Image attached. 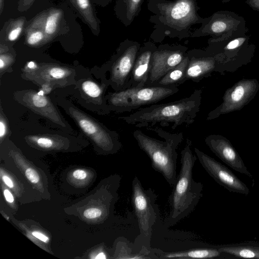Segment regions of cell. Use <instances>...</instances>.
Masks as SVG:
<instances>
[{"mask_svg": "<svg viewBox=\"0 0 259 259\" xmlns=\"http://www.w3.org/2000/svg\"><path fill=\"white\" fill-rule=\"evenodd\" d=\"M147 9L153 14L149 19L154 28L150 37L157 42L165 37H191L192 26L205 20L198 14L197 0H148Z\"/></svg>", "mask_w": 259, "mask_h": 259, "instance_id": "cell-1", "label": "cell"}, {"mask_svg": "<svg viewBox=\"0 0 259 259\" xmlns=\"http://www.w3.org/2000/svg\"><path fill=\"white\" fill-rule=\"evenodd\" d=\"M201 90H195L189 96L162 104H154L135 111L132 114L118 117L128 124L139 128L153 127L158 124L162 127L178 126L194 123L200 110Z\"/></svg>", "mask_w": 259, "mask_h": 259, "instance_id": "cell-2", "label": "cell"}, {"mask_svg": "<svg viewBox=\"0 0 259 259\" xmlns=\"http://www.w3.org/2000/svg\"><path fill=\"white\" fill-rule=\"evenodd\" d=\"M191 146V141L187 139L181 152V168L169 197L170 211L164 221L167 227L174 226L189 215L202 197L203 185L195 181L192 176L197 158Z\"/></svg>", "mask_w": 259, "mask_h": 259, "instance_id": "cell-3", "label": "cell"}, {"mask_svg": "<svg viewBox=\"0 0 259 259\" xmlns=\"http://www.w3.org/2000/svg\"><path fill=\"white\" fill-rule=\"evenodd\" d=\"M146 129L153 131L165 141L151 137L139 130L134 131L133 137L139 148L149 157L153 168L173 187L178 176L177 150L184 139L183 133L171 134L157 126Z\"/></svg>", "mask_w": 259, "mask_h": 259, "instance_id": "cell-4", "label": "cell"}, {"mask_svg": "<svg viewBox=\"0 0 259 259\" xmlns=\"http://www.w3.org/2000/svg\"><path fill=\"white\" fill-rule=\"evenodd\" d=\"M179 91L178 85H146L110 93L107 97L110 110L117 113L131 112L143 106L156 104Z\"/></svg>", "mask_w": 259, "mask_h": 259, "instance_id": "cell-5", "label": "cell"}, {"mask_svg": "<svg viewBox=\"0 0 259 259\" xmlns=\"http://www.w3.org/2000/svg\"><path fill=\"white\" fill-rule=\"evenodd\" d=\"M157 196L150 188L145 189L137 177L132 182V204L138 219L140 235L136 242L149 252L151 237L156 223L160 219L156 203Z\"/></svg>", "mask_w": 259, "mask_h": 259, "instance_id": "cell-6", "label": "cell"}, {"mask_svg": "<svg viewBox=\"0 0 259 259\" xmlns=\"http://www.w3.org/2000/svg\"><path fill=\"white\" fill-rule=\"evenodd\" d=\"M247 32L243 17L232 11H219L205 18L201 26L192 32L191 37L210 36L208 42L216 43L232 39Z\"/></svg>", "mask_w": 259, "mask_h": 259, "instance_id": "cell-7", "label": "cell"}, {"mask_svg": "<svg viewBox=\"0 0 259 259\" xmlns=\"http://www.w3.org/2000/svg\"><path fill=\"white\" fill-rule=\"evenodd\" d=\"M141 45L126 38L119 44L110 65V83L115 92L129 88V82Z\"/></svg>", "mask_w": 259, "mask_h": 259, "instance_id": "cell-8", "label": "cell"}, {"mask_svg": "<svg viewBox=\"0 0 259 259\" xmlns=\"http://www.w3.org/2000/svg\"><path fill=\"white\" fill-rule=\"evenodd\" d=\"M188 48L181 45L162 44L153 53L146 85H153L184 58Z\"/></svg>", "mask_w": 259, "mask_h": 259, "instance_id": "cell-9", "label": "cell"}, {"mask_svg": "<svg viewBox=\"0 0 259 259\" xmlns=\"http://www.w3.org/2000/svg\"><path fill=\"white\" fill-rule=\"evenodd\" d=\"M69 111L82 131L104 151L115 153L120 149L122 145L116 132L104 127L77 109L71 108Z\"/></svg>", "mask_w": 259, "mask_h": 259, "instance_id": "cell-10", "label": "cell"}, {"mask_svg": "<svg viewBox=\"0 0 259 259\" xmlns=\"http://www.w3.org/2000/svg\"><path fill=\"white\" fill-rule=\"evenodd\" d=\"M194 152L202 167L217 183L230 192L248 195L247 186L230 169L197 148Z\"/></svg>", "mask_w": 259, "mask_h": 259, "instance_id": "cell-11", "label": "cell"}, {"mask_svg": "<svg viewBox=\"0 0 259 259\" xmlns=\"http://www.w3.org/2000/svg\"><path fill=\"white\" fill-rule=\"evenodd\" d=\"M205 142L210 149L224 162L236 171L254 180L238 153L228 142L217 136H208Z\"/></svg>", "mask_w": 259, "mask_h": 259, "instance_id": "cell-12", "label": "cell"}, {"mask_svg": "<svg viewBox=\"0 0 259 259\" xmlns=\"http://www.w3.org/2000/svg\"><path fill=\"white\" fill-rule=\"evenodd\" d=\"M155 43L148 41L141 46L132 72L129 88L146 86L148 80L152 57L157 48Z\"/></svg>", "mask_w": 259, "mask_h": 259, "instance_id": "cell-13", "label": "cell"}, {"mask_svg": "<svg viewBox=\"0 0 259 259\" xmlns=\"http://www.w3.org/2000/svg\"><path fill=\"white\" fill-rule=\"evenodd\" d=\"M187 54L189 61L181 84L187 80L198 82L212 69V58L209 56L207 51L199 49L189 50Z\"/></svg>", "mask_w": 259, "mask_h": 259, "instance_id": "cell-14", "label": "cell"}, {"mask_svg": "<svg viewBox=\"0 0 259 259\" xmlns=\"http://www.w3.org/2000/svg\"><path fill=\"white\" fill-rule=\"evenodd\" d=\"M23 101L25 104L33 110L46 116L55 123L65 126L57 110L50 100L44 95V92L36 93L34 91L26 92Z\"/></svg>", "mask_w": 259, "mask_h": 259, "instance_id": "cell-15", "label": "cell"}, {"mask_svg": "<svg viewBox=\"0 0 259 259\" xmlns=\"http://www.w3.org/2000/svg\"><path fill=\"white\" fill-rule=\"evenodd\" d=\"M157 258H210V259H234L227 253L221 251L218 245H206L200 248L191 249L184 251L170 252H162Z\"/></svg>", "mask_w": 259, "mask_h": 259, "instance_id": "cell-16", "label": "cell"}, {"mask_svg": "<svg viewBox=\"0 0 259 259\" xmlns=\"http://www.w3.org/2000/svg\"><path fill=\"white\" fill-rule=\"evenodd\" d=\"M144 0H116L114 10L118 20L126 27L140 14Z\"/></svg>", "mask_w": 259, "mask_h": 259, "instance_id": "cell-17", "label": "cell"}, {"mask_svg": "<svg viewBox=\"0 0 259 259\" xmlns=\"http://www.w3.org/2000/svg\"><path fill=\"white\" fill-rule=\"evenodd\" d=\"M220 250L235 258L259 259V243L245 241L237 243L218 245Z\"/></svg>", "mask_w": 259, "mask_h": 259, "instance_id": "cell-18", "label": "cell"}, {"mask_svg": "<svg viewBox=\"0 0 259 259\" xmlns=\"http://www.w3.org/2000/svg\"><path fill=\"white\" fill-rule=\"evenodd\" d=\"M189 57L186 54L182 61L168 72L153 85L168 86L181 84L189 63Z\"/></svg>", "mask_w": 259, "mask_h": 259, "instance_id": "cell-19", "label": "cell"}, {"mask_svg": "<svg viewBox=\"0 0 259 259\" xmlns=\"http://www.w3.org/2000/svg\"><path fill=\"white\" fill-rule=\"evenodd\" d=\"M28 139L37 146L45 149L54 148L58 143L56 138L47 136H29Z\"/></svg>", "mask_w": 259, "mask_h": 259, "instance_id": "cell-20", "label": "cell"}, {"mask_svg": "<svg viewBox=\"0 0 259 259\" xmlns=\"http://www.w3.org/2000/svg\"><path fill=\"white\" fill-rule=\"evenodd\" d=\"M61 12L56 11L51 13L47 18L44 24V30L47 35L51 36L56 32Z\"/></svg>", "mask_w": 259, "mask_h": 259, "instance_id": "cell-21", "label": "cell"}, {"mask_svg": "<svg viewBox=\"0 0 259 259\" xmlns=\"http://www.w3.org/2000/svg\"><path fill=\"white\" fill-rule=\"evenodd\" d=\"M83 91L88 96L94 98H101L103 93V88L96 82L91 80H86L81 85Z\"/></svg>", "mask_w": 259, "mask_h": 259, "instance_id": "cell-22", "label": "cell"}, {"mask_svg": "<svg viewBox=\"0 0 259 259\" xmlns=\"http://www.w3.org/2000/svg\"><path fill=\"white\" fill-rule=\"evenodd\" d=\"M71 73V71L69 69L59 66L50 67L46 69V74L56 79L64 78Z\"/></svg>", "mask_w": 259, "mask_h": 259, "instance_id": "cell-23", "label": "cell"}, {"mask_svg": "<svg viewBox=\"0 0 259 259\" xmlns=\"http://www.w3.org/2000/svg\"><path fill=\"white\" fill-rule=\"evenodd\" d=\"M45 38L44 33L40 30L31 32L26 37L27 43L30 46H35L42 41Z\"/></svg>", "mask_w": 259, "mask_h": 259, "instance_id": "cell-24", "label": "cell"}, {"mask_svg": "<svg viewBox=\"0 0 259 259\" xmlns=\"http://www.w3.org/2000/svg\"><path fill=\"white\" fill-rule=\"evenodd\" d=\"M23 29V24L18 23L13 26L7 33V38L10 41L17 39L20 35Z\"/></svg>", "mask_w": 259, "mask_h": 259, "instance_id": "cell-25", "label": "cell"}, {"mask_svg": "<svg viewBox=\"0 0 259 259\" xmlns=\"http://www.w3.org/2000/svg\"><path fill=\"white\" fill-rule=\"evenodd\" d=\"M102 214V211L98 208H91L85 210L83 212L84 217L88 219L99 218Z\"/></svg>", "mask_w": 259, "mask_h": 259, "instance_id": "cell-26", "label": "cell"}, {"mask_svg": "<svg viewBox=\"0 0 259 259\" xmlns=\"http://www.w3.org/2000/svg\"><path fill=\"white\" fill-rule=\"evenodd\" d=\"M27 179L32 183L36 184L39 181V177L37 172L34 169L29 168L25 172Z\"/></svg>", "mask_w": 259, "mask_h": 259, "instance_id": "cell-27", "label": "cell"}, {"mask_svg": "<svg viewBox=\"0 0 259 259\" xmlns=\"http://www.w3.org/2000/svg\"><path fill=\"white\" fill-rule=\"evenodd\" d=\"M244 94V89L242 86H238L231 94V98L234 101H239Z\"/></svg>", "mask_w": 259, "mask_h": 259, "instance_id": "cell-28", "label": "cell"}, {"mask_svg": "<svg viewBox=\"0 0 259 259\" xmlns=\"http://www.w3.org/2000/svg\"><path fill=\"white\" fill-rule=\"evenodd\" d=\"M11 61L12 59L11 57L6 55L1 54L0 57V68L1 71L4 69Z\"/></svg>", "mask_w": 259, "mask_h": 259, "instance_id": "cell-29", "label": "cell"}, {"mask_svg": "<svg viewBox=\"0 0 259 259\" xmlns=\"http://www.w3.org/2000/svg\"><path fill=\"white\" fill-rule=\"evenodd\" d=\"M72 176L76 180H82L87 178V173L83 169H78L73 171Z\"/></svg>", "mask_w": 259, "mask_h": 259, "instance_id": "cell-30", "label": "cell"}, {"mask_svg": "<svg viewBox=\"0 0 259 259\" xmlns=\"http://www.w3.org/2000/svg\"><path fill=\"white\" fill-rule=\"evenodd\" d=\"M31 234L34 237L44 242L47 243L49 241V238L47 236L39 231H34Z\"/></svg>", "mask_w": 259, "mask_h": 259, "instance_id": "cell-31", "label": "cell"}, {"mask_svg": "<svg viewBox=\"0 0 259 259\" xmlns=\"http://www.w3.org/2000/svg\"><path fill=\"white\" fill-rule=\"evenodd\" d=\"M7 125L5 120L1 116L0 119V138L1 140H2L6 135L7 133Z\"/></svg>", "mask_w": 259, "mask_h": 259, "instance_id": "cell-32", "label": "cell"}, {"mask_svg": "<svg viewBox=\"0 0 259 259\" xmlns=\"http://www.w3.org/2000/svg\"><path fill=\"white\" fill-rule=\"evenodd\" d=\"M1 178L5 184L9 188H13L14 187V183L11 179L8 176L3 174L2 172H1Z\"/></svg>", "mask_w": 259, "mask_h": 259, "instance_id": "cell-33", "label": "cell"}, {"mask_svg": "<svg viewBox=\"0 0 259 259\" xmlns=\"http://www.w3.org/2000/svg\"><path fill=\"white\" fill-rule=\"evenodd\" d=\"M245 3L253 10L259 12V0H246Z\"/></svg>", "mask_w": 259, "mask_h": 259, "instance_id": "cell-34", "label": "cell"}, {"mask_svg": "<svg viewBox=\"0 0 259 259\" xmlns=\"http://www.w3.org/2000/svg\"><path fill=\"white\" fill-rule=\"evenodd\" d=\"M3 193L5 198L7 202L11 203L14 202V198L13 195L9 190L5 189Z\"/></svg>", "mask_w": 259, "mask_h": 259, "instance_id": "cell-35", "label": "cell"}, {"mask_svg": "<svg viewBox=\"0 0 259 259\" xmlns=\"http://www.w3.org/2000/svg\"><path fill=\"white\" fill-rule=\"evenodd\" d=\"M112 0H95V3L102 7H105L109 4Z\"/></svg>", "mask_w": 259, "mask_h": 259, "instance_id": "cell-36", "label": "cell"}, {"mask_svg": "<svg viewBox=\"0 0 259 259\" xmlns=\"http://www.w3.org/2000/svg\"><path fill=\"white\" fill-rule=\"evenodd\" d=\"M107 258L106 255L104 252H99L95 257V258H96V259H98V258L103 259V258Z\"/></svg>", "mask_w": 259, "mask_h": 259, "instance_id": "cell-37", "label": "cell"}, {"mask_svg": "<svg viewBox=\"0 0 259 259\" xmlns=\"http://www.w3.org/2000/svg\"><path fill=\"white\" fill-rule=\"evenodd\" d=\"M3 5H4L3 0H0V9H1L0 12H1V14L2 13V11H3Z\"/></svg>", "mask_w": 259, "mask_h": 259, "instance_id": "cell-38", "label": "cell"}, {"mask_svg": "<svg viewBox=\"0 0 259 259\" xmlns=\"http://www.w3.org/2000/svg\"><path fill=\"white\" fill-rule=\"evenodd\" d=\"M231 0H222V2L224 4L228 3L229 2L231 1Z\"/></svg>", "mask_w": 259, "mask_h": 259, "instance_id": "cell-39", "label": "cell"}]
</instances>
